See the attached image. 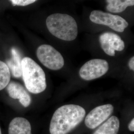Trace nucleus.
Here are the masks:
<instances>
[{
    "label": "nucleus",
    "instance_id": "1",
    "mask_svg": "<svg viewBox=\"0 0 134 134\" xmlns=\"http://www.w3.org/2000/svg\"><path fill=\"white\" fill-rule=\"evenodd\" d=\"M86 110L80 106L67 104L58 108L53 114L49 131L51 134H68L83 120Z\"/></svg>",
    "mask_w": 134,
    "mask_h": 134
},
{
    "label": "nucleus",
    "instance_id": "2",
    "mask_svg": "<svg viewBox=\"0 0 134 134\" xmlns=\"http://www.w3.org/2000/svg\"><path fill=\"white\" fill-rule=\"evenodd\" d=\"M46 24L49 31L58 38L70 41L77 38V23L70 15L54 14L48 16Z\"/></svg>",
    "mask_w": 134,
    "mask_h": 134
},
{
    "label": "nucleus",
    "instance_id": "3",
    "mask_svg": "<svg viewBox=\"0 0 134 134\" xmlns=\"http://www.w3.org/2000/svg\"><path fill=\"white\" fill-rule=\"evenodd\" d=\"M22 77L26 88L29 92L38 94L46 88L45 74L37 63L30 58L21 60Z\"/></svg>",
    "mask_w": 134,
    "mask_h": 134
},
{
    "label": "nucleus",
    "instance_id": "4",
    "mask_svg": "<svg viewBox=\"0 0 134 134\" xmlns=\"http://www.w3.org/2000/svg\"><path fill=\"white\" fill-rule=\"evenodd\" d=\"M36 56L39 61L49 69L59 70L64 65L62 55L51 45H40L36 50Z\"/></svg>",
    "mask_w": 134,
    "mask_h": 134
},
{
    "label": "nucleus",
    "instance_id": "5",
    "mask_svg": "<svg viewBox=\"0 0 134 134\" xmlns=\"http://www.w3.org/2000/svg\"><path fill=\"white\" fill-rule=\"evenodd\" d=\"M90 19L92 23L106 25L114 31L119 32H123L129 25L124 19L118 15L111 14L98 10L91 12Z\"/></svg>",
    "mask_w": 134,
    "mask_h": 134
},
{
    "label": "nucleus",
    "instance_id": "6",
    "mask_svg": "<svg viewBox=\"0 0 134 134\" xmlns=\"http://www.w3.org/2000/svg\"><path fill=\"white\" fill-rule=\"evenodd\" d=\"M109 64L105 60L92 59L81 68L80 76L85 81H91L104 75L109 70Z\"/></svg>",
    "mask_w": 134,
    "mask_h": 134
},
{
    "label": "nucleus",
    "instance_id": "7",
    "mask_svg": "<svg viewBox=\"0 0 134 134\" xmlns=\"http://www.w3.org/2000/svg\"><path fill=\"white\" fill-rule=\"evenodd\" d=\"M114 107L112 105L107 104L99 106L86 116L85 123L86 127L91 129H94L107 120L113 113Z\"/></svg>",
    "mask_w": 134,
    "mask_h": 134
},
{
    "label": "nucleus",
    "instance_id": "8",
    "mask_svg": "<svg viewBox=\"0 0 134 134\" xmlns=\"http://www.w3.org/2000/svg\"><path fill=\"white\" fill-rule=\"evenodd\" d=\"M99 40L102 50L110 56H114L116 51H121L124 49V42L117 34L104 32L99 36Z\"/></svg>",
    "mask_w": 134,
    "mask_h": 134
},
{
    "label": "nucleus",
    "instance_id": "9",
    "mask_svg": "<svg viewBox=\"0 0 134 134\" xmlns=\"http://www.w3.org/2000/svg\"><path fill=\"white\" fill-rule=\"evenodd\" d=\"M8 93L13 99H19L20 104L24 107L30 105L31 98L28 92L21 85L15 81L10 82L7 88Z\"/></svg>",
    "mask_w": 134,
    "mask_h": 134
},
{
    "label": "nucleus",
    "instance_id": "10",
    "mask_svg": "<svg viewBox=\"0 0 134 134\" xmlns=\"http://www.w3.org/2000/svg\"><path fill=\"white\" fill-rule=\"evenodd\" d=\"M8 133L9 134H31V126L26 119L16 117L10 122Z\"/></svg>",
    "mask_w": 134,
    "mask_h": 134
},
{
    "label": "nucleus",
    "instance_id": "11",
    "mask_svg": "<svg viewBox=\"0 0 134 134\" xmlns=\"http://www.w3.org/2000/svg\"><path fill=\"white\" fill-rule=\"evenodd\" d=\"M120 128V121L112 116L96 130L93 134H117Z\"/></svg>",
    "mask_w": 134,
    "mask_h": 134
},
{
    "label": "nucleus",
    "instance_id": "12",
    "mask_svg": "<svg viewBox=\"0 0 134 134\" xmlns=\"http://www.w3.org/2000/svg\"><path fill=\"white\" fill-rule=\"evenodd\" d=\"M12 54L13 56L12 59L7 61L6 64L13 76L15 78H19L22 76L21 59L19 53L14 48L12 49Z\"/></svg>",
    "mask_w": 134,
    "mask_h": 134
},
{
    "label": "nucleus",
    "instance_id": "13",
    "mask_svg": "<svg viewBox=\"0 0 134 134\" xmlns=\"http://www.w3.org/2000/svg\"><path fill=\"white\" fill-rule=\"evenodd\" d=\"M106 9L111 13H122L126 8L134 5V0H106Z\"/></svg>",
    "mask_w": 134,
    "mask_h": 134
},
{
    "label": "nucleus",
    "instance_id": "14",
    "mask_svg": "<svg viewBox=\"0 0 134 134\" xmlns=\"http://www.w3.org/2000/svg\"><path fill=\"white\" fill-rule=\"evenodd\" d=\"M11 74L6 63L0 60V91L6 87L10 80Z\"/></svg>",
    "mask_w": 134,
    "mask_h": 134
},
{
    "label": "nucleus",
    "instance_id": "15",
    "mask_svg": "<svg viewBox=\"0 0 134 134\" xmlns=\"http://www.w3.org/2000/svg\"><path fill=\"white\" fill-rule=\"evenodd\" d=\"M14 6H26L35 3L37 0H10Z\"/></svg>",
    "mask_w": 134,
    "mask_h": 134
},
{
    "label": "nucleus",
    "instance_id": "16",
    "mask_svg": "<svg viewBox=\"0 0 134 134\" xmlns=\"http://www.w3.org/2000/svg\"><path fill=\"white\" fill-rule=\"evenodd\" d=\"M129 67L131 70L134 71V57H132L130 59L128 63Z\"/></svg>",
    "mask_w": 134,
    "mask_h": 134
},
{
    "label": "nucleus",
    "instance_id": "17",
    "mask_svg": "<svg viewBox=\"0 0 134 134\" xmlns=\"http://www.w3.org/2000/svg\"><path fill=\"white\" fill-rule=\"evenodd\" d=\"M128 129L132 132L134 131V119H132L128 125Z\"/></svg>",
    "mask_w": 134,
    "mask_h": 134
},
{
    "label": "nucleus",
    "instance_id": "18",
    "mask_svg": "<svg viewBox=\"0 0 134 134\" xmlns=\"http://www.w3.org/2000/svg\"><path fill=\"white\" fill-rule=\"evenodd\" d=\"M0 134H2V132H1V128H0Z\"/></svg>",
    "mask_w": 134,
    "mask_h": 134
}]
</instances>
